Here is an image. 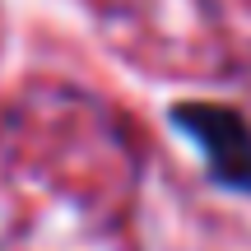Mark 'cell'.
Instances as JSON below:
<instances>
[{
  "mask_svg": "<svg viewBox=\"0 0 251 251\" xmlns=\"http://www.w3.org/2000/svg\"><path fill=\"white\" fill-rule=\"evenodd\" d=\"M172 121L200 144L209 172L224 186L251 196V126L242 112L219 107V102H181L172 112Z\"/></svg>",
  "mask_w": 251,
  "mask_h": 251,
  "instance_id": "cell-1",
  "label": "cell"
}]
</instances>
